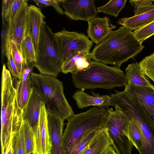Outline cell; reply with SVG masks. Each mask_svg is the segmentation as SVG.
<instances>
[{"instance_id":"cb8c5ba5","label":"cell","mask_w":154,"mask_h":154,"mask_svg":"<svg viewBox=\"0 0 154 154\" xmlns=\"http://www.w3.org/2000/svg\"><path fill=\"white\" fill-rule=\"evenodd\" d=\"M127 0H111L106 4L97 8L98 13L112 15L117 17L125 5Z\"/></svg>"},{"instance_id":"ba28073f","label":"cell","mask_w":154,"mask_h":154,"mask_svg":"<svg viewBox=\"0 0 154 154\" xmlns=\"http://www.w3.org/2000/svg\"><path fill=\"white\" fill-rule=\"evenodd\" d=\"M54 34L62 65L82 52L90 51L93 45V42L82 33L68 31L63 28Z\"/></svg>"},{"instance_id":"5bb4252c","label":"cell","mask_w":154,"mask_h":154,"mask_svg":"<svg viewBox=\"0 0 154 154\" xmlns=\"http://www.w3.org/2000/svg\"><path fill=\"white\" fill-rule=\"evenodd\" d=\"M88 26L87 32V37L94 43L97 44L102 41L116 28L112 24L109 18L105 16H97L88 21Z\"/></svg>"},{"instance_id":"9c48e42d","label":"cell","mask_w":154,"mask_h":154,"mask_svg":"<svg viewBox=\"0 0 154 154\" xmlns=\"http://www.w3.org/2000/svg\"><path fill=\"white\" fill-rule=\"evenodd\" d=\"M124 91L154 128V89L127 84Z\"/></svg>"},{"instance_id":"ffe728a7","label":"cell","mask_w":154,"mask_h":154,"mask_svg":"<svg viewBox=\"0 0 154 154\" xmlns=\"http://www.w3.org/2000/svg\"><path fill=\"white\" fill-rule=\"evenodd\" d=\"M154 21V8L139 15L120 19L117 23L132 31L143 28Z\"/></svg>"},{"instance_id":"30bf717a","label":"cell","mask_w":154,"mask_h":154,"mask_svg":"<svg viewBox=\"0 0 154 154\" xmlns=\"http://www.w3.org/2000/svg\"><path fill=\"white\" fill-rule=\"evenodd\" d=\"M120 106L128 112L137 124L143 139L140 154H154V128L147 122L128 96L123 98Z\"/></svg>"},{"instance_id":"5b68a950","label":"cell","mask_w":154,"mask_h":154,"mask_svg":"<svg viewBox=\"0 0 154 154\" xmlns=\"http://www.w3.org/2000/svg\"><path fill=\"white\" fill-rule=\"evenodd\" d=\"M30 79L32 89L42 99L47 112L64 120L74 114L64 94L63 83L56 77L32 72Z\"/></svg>"},{"instance_id":"7a4b0ae2","label":"cell","mask_w":154,"mask_h":154,"mask_svg":"<svg viewBox=\"0 0 154 154\" xmlns=\"http://www.w3.org/2000/svg\"><path fill=\"white\" fill-rule=\"evenodd\" d=\"M1 150L6 154L14 137L23 120L11 74L3 64L1 80Z\"/></svg>"},{"instance_id":"f1b7e54d","label":"cell","mask_w":154,"mask_h":154,"mask_svg":"<svg viewBox=\"0 0 154 154\" xmlns=\"http://www.w3.org/2000/svg\"><path fill=\"white\" fill-rule=\"evenodd\" d=\"M8 43L13 58L20 78L23 70V66L26 63L21 51L15 43L12 40H9Z\"/></svg>"},{"instance_id":"7402d4cb","label":"cell","mask_w":154,"mask_h":154,"mask_svg":"<svg viewBox=\"0 0 154 154\" xmlns=\"http://www.w3.org/2000/svg\"><path fill=\"white\" fill-rule=\"evenodd\" d=\"M21 51L25 63H35L36 54L29 19L21 45Z\"/></svg>"},{"instance_id":"3957f363","label":"cell","mask_w":154,"mask_h":154,"mask_svg":"<svg viewBox=\"0 0 154 154\" xmlns=\"http://www.w3.org/2000/svg\"><path fill=\"white\" fill-rule=\"evenodd\" d=\"M75 86L81 90L97 88L112 89L125 87L127 84L125 74L120 68L108 66L91 60L88 68L72 74Z\"/></svg>"},{"instance_id":"e0dca14e","label":"cell","mask_w":154,"mask_h":154,"mask_svg":"<svg viewBox=\"0 0 154 154\" xmlns=\"http://www.w3.org/2000/svg\"><path fill=\"white\" fill-rule=\"evenodd\" d=\"M47 113L48 128L53 144V154H62V141L64 120L57 114Z\"/></svg>"},{"instance_id":"836d02e7","label":"cell","mask_w":154,"mask_h":154,"mask_svg":"<svg viewBox=\"0 0 154 154\" xmlns=\"http://www.w3.org/2000/svg\"><path fill=\"white\" fill-rule=\"evenodd\" d=\"M62 0H34V2L39 7H53L59 14L63 15L64 11L60 7L59 4Z\"/></svg>"},{"instance_id":"d6a6232c","label":"cell","mask_w":154,"mask_h":154,"mask_svg":"<svg viewBox=\"0 0 154 154\" xmlns=\"http://www.w3.org/2000/svg\"><path fill=\"white\" fill-rule=\"evenodd\" d=\"M6 57L7 58V66L11 74L15 78L20 79V76L13 58L8 42L7 46Z\"/></svg>"},{"instance_id":"8d00e7d4","label":"cell","mask_w":154,"mask_h":154,"mask_svg":"<svg viewBox=\"0 0 154 154\" xmlns=\"http://www.w3.org/2000/svg\"><path fill=\"white\" fill-rule=\"evenodd\" d=\"M8 24L2 25L1 31L2 56L6 57V51L8 42L7 41Z\"/></svg>"},{"instance_id":"f546056e","label":"cell","mask_w":154,"mask_h":154,"mask_svg":"<svg viewBox=\"0 0 154 154\" xmlns=\"http://www.w3.org/2000/svg\"><path fill=\"white\" fill-rule=\"evenodd\" d=\"M142 72L154 82V52L139 63Z\"/></svg>"},{"instance_id":"44dd1931","label":"cell","mask_w":154,"mask_h":154,"mask_svg":"<svg viewBox=\"0 0 154 154\" xmlns=\"http://www.w3.org/2000/svg\"><path fill=\"white\" fill-rule=\"evenodd\" d=\"M111 145L107 129L104 127L99 130L82 154H102L106 148Z\"/></svg>"},{"instance_id":"e575fe53","label":"cell","mask_w":154,"mask_h":154,"mask_svg":"<svg viewBox=\"0 0 154 154\" xmlns=\"http://www.w3.org/2000/svg\"><path fill=\"white\" fill-rule=\"evenodd\" d=\"M13 0H3L2 2V25L8 24V20Z\"/></svg>"},{"instance_id":"4fadbf2b","label":"cell","mask_w":154,"mask_h":154,"mask_svg":"<svg viewBox=\"0 0 154 154\" xmlns=\"http://www.w3.org/2000/svg\"><path fill=\"white\" fill-rule=\"evenodd\" d=\"M27 1L24 3L13 20L8 24V42L13 40L21 51V42L29 20V6Z\"/></svg>"},{"instance_id":"8fae6325","label":"cell","mask_w":154,"mask_h":154,"mask_svg":"<svg viewBox=\"0 0 154 154\" xmlns=\"http://www.w3.org/2000/svg\"><path fill=\"white\" fill-rule=\"evenodd\" d=\"M64 14L71 20L88 21L97 16L94 0H62L60 3Z\"/></svg>"},{"instance_id":"8992f818","label":"cell","mask_w":154,"mask_h":154,"mask_svg":"<svg viewBox=\"0 0 154 154\" xmlns=\"http://www.w3.org/2000/svg\"><path fill=\"white\" fill-rule=\"evenodd\" d=\"M34 66L42 74L57 77L61 72L58 44L54 33L45 21L41 28Z\"/></svg>"},{"instance_id":"d4e9b609","label":"cell","mask_w":154,"mask_h":154,"mask_svg":"<svg viewBox=\"0 0 154 154\" xmlns=\"http://www.w3.org/2000/svg\"><path fill=\"white\" fill-rule=\"evenodd\" d=\"M128 133L129 139L139 152L142 145L143 139L139 128L132 117L128 124Z\"/></svg>"},{"instance_id":"83f0119b","label":"cell","mask_w":154,"mask_h":154,"mask_svg":"<svg viewBox=\"0 0 154 154\" xmlns=\"http://www.w3.org/2000/svg\"><path fill=\"white\" fill-rule=\"evenodd\" d=\"M24 139L27 154H34V141L33 131L27 120L23 121Z\"/></svg>"},{"instance_id":"f35d334b","label":"cell","mask_w":154,"mask_h":154,"mask_svg":"<svg viewBox=\"0 0 154 154\" xmlns=\"http://www.w3.org/2000/svg\"><path fill=\"white\" fill-rule=\"evenodd\" d=\"M6 154H14V149L13 147V141L11 144Z\"/></svg>"},{"instance_id":"ac0fdd59","label":"cell","mask_w":154,"mask_h":154,"mask_svg":"<svg viewBox=\"0 0 154 154\" xmlns=\"http://www.w3.org/2000/svg\"><path fill=\"white\" fill-rule=\"evenodd\" d=\"M125 71L127 84L154 89L148 78L142 72L139 63L129 64Z\"/></svg>"},{"instance_id":"484cf974","label":"cell","mask_w":154,"mask_h":154,"mask_svg":"<svg viewBox=\"0 0 154 154\" xmlns=\"http://www.w3.org/2000/svg\"><path fill=\"white\" fill-rule=\"evenodd\" d=\"M14 154H27L25 146L23 122L13 140Z\"/></svg>"},{"instance_id":"7c38bea8","label":"cell","mask_w":154,"mask_h":154,"mask_svg":"<svg viewBox=\"0 0 154 154\" xmlns=\"http://www.w3.org/2000/svg\"><path fill=\"white\" fill-rule=\"evenodd\" d=\"M48 113L44 104L40 110L38 128L34 136V154H51L52 142L49 133Z\"/></svg>"},{"instance_id":"9a60e30c","label":"cell","mask_w":154,"mask_h":154,"mask_svg":"<svg viewBox=\"0 0 154 154\" xmlns=\"http://www.w3.org/2000/svg\"><path fill=\"white\" fill-rule=\"evenodd\" d=\"M44 104L39 95L32 89L28 100L23 110V121L27 120L32 130L33 136L38 125L41 108Z\"/></svg>"},{"instance_id":"1f68e13d","label":"cell","mask_w":154,"mask_h":154,"mask_svg":"<svg viewBox=\"0 0 154 154\" xmlns=\"http://www.w3.org/2000/svg\"><path fill=\"white\" fill-rule=\"evenodd\" d=\"M133 33L141 43L154 34V21L141 28L135 30Z\"/></svg>"},{"instance_id":"6da1fadb","label":"cell","mask_w":154,"mask_h":154,"mask_svg":"<svg viewBox=\"0 0 154 154\" xmlns=\"http://www.w3.org/2000/svg\"><path fill=\"white\" fill-rule=\"evenodd\" d=\"M144 48L132 31L122 26L96 44L90 55L94 61L120 68L123 63L137 56Z\"/></svg>"},{"instance_id":"d6986e66","label":"cell","mask_w":154,"mask_h":154,"mask_svg":"<svg viewBox=\"0 0 154 154\" xmlns=\"http://www.w3.org/2000/svg\"><path fill=\"white\" fill-rule=\"evenodd\" d=\"M45 16L40 8L30 5L29 8V19L31 24L33 41L36 54L37 52L41 28L45 22Z\"/></svg>"},{"instance_id":"4316f807","label":"cell","mask_w":154,"mask_h":154,"mask_svg":"<svg viewBox=\"0 0 154 154\" xmlns=\"http://www.w3.org/2000/svg\"><path fill=\"white\" fill-rule=\"evenodd\" d=\"M100 129L94 130L88 132L75 145L70 154H82Z\"/></svg>"},{"instance_id":"2e32d148","label":"cell","mask_w":154,"mask_h":154,"mask_svg":"<svg viewBox=\"0 0 154 154\" xmlns=\"http://www.w3.org/2000/svg\"><path fill=\"white\" fill-rule=\"evenodd\" d=\"M92 95L83 91L78 90L74 94L73 99L75 101L78 108L83 109L90 106L97 107L113 106L114 104L110 95H100L91 91Z\"/></svg>"},{"instance_id":"4dcf8cb0","label":"cell","mask_w":154,"mask_h":154,"mask_svg":"<svg viewBox=\"0 0 154 154\" xmlns=\"http://www.w3.org/2000/svg\"><path fill=\"white\" fill-rule=\"evenodd\" d=\"M129 2L134 8V16L144 13L154 8V5L150 0H130Z\"/></svg>"},{"instance_id":"603a6c76","label":"cell","mask_w":154,"mask_h":154,"mask_svg":"<svg viewBox=\"0 0 154 154\" xmlns=\"http://www.w3.org/2000/svg\"><path fill=\"white\" fill-rule=\"evenodd\" d=\"M15 88L18 103L23 111L32 90L30 77L26 79H17Z\"/></svg>"},{"instance_id":"74e56055","label":"cell","mask_w":154,"mask_h":154,"mask_svg":"<svg viewBox=\"0 0 154 154\" xmlns=\"http://www.w3.org/2000/svg\"><path fill=\"white\" fill-rule=\"evenodd\" d=\"M102 154H117L115 150L110 145L108 146Z\"/></svg>"},{"instance_id":"277c9868","label":"cell","mask_w":154,"mask_h":154,"mask_svg":"<svg viewBox=\"0 0 154 154\" xmlns=\"http://www.w3.org/2000/svg\"><path fill=\"white\" fill-rule=\"evenodd\" d=\"M109 114L107 107L95 106L69 117L63 133L62 154H70L88 132L103 127Z\"/></svg>"},{"instance_id":"d590c367","label":"cell","mask_w":154,"mask_h":154,"mask_svg":"<svg viewBox=\"0 0 154 154\" xmlns=\"http://www.w3.org/2000/svg\"><path fill=\"white\" fill-rule=\"evenodd\" d=\"M26 0H13L8 20V23L11 22L15 17Z\"/></svg>"},{"instance_id":"52a82bcc","label":"cell","mask_w":154,"mask_h":154,"mask_svg":"<svg viewBox=\"0 0 154 154\" xmlns=\"http://www.w3.org/2000/svg\"><path fill=\"white\" fill-rule=\"evenodd\" d=\"M107 107L109 114L104 127L107 128L111 145L117 154H131L133 145L128 136L129 123L132 118L126 111L118 105Z\"/></svg>"}]
</instances>
